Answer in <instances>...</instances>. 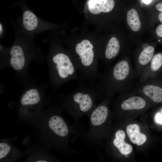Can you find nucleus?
<instances>
[{
    "label": "nucleus",
    "instance_id": "1",
    "mask_svg": "<svg viewBox=\"0 0 162 162\" xmlns=\"http://www.w3.org/2000/svg\"><path fill=\"white\" fill-rule=\"evenodd\" d=\"M14 27L16 34L13 44L8 47L0 45V69L10 67L24 83L30 80L28 68L31 61L42 63L45 57L33 40L26 38L16 27Z\"/></svg>",
    "mask_w": 162,
    "mask_h": 162
},
{
    "label": "nucleus",
    "instance_id": "2",
    "mask_svg": "<svg viewBox=\"0 0 162 162\" xmlns=\"http://www.w3.org/2000/svg\"><path fill=\"white\" fill-rule=\"evenodd\" d=\"M60 105H53L44 112L35 124L41 142L46 148L70 152L68 146L72 134H77L75 125L68 123L62 115Z\"/></svg>",
    "mask_w": 162,
    "mask_h": 162
},
{
    "label": "nucleus",
    "instance_id": "3",
    "mask_svg": "<svg viewBox=\"0 0 162 162\" xmlns=\"http://www.w3.org/2000/svg\"><path fill=\"white\" fill-rule=\"evenodd\" d=\"M135 79L132 64L128 59L122 58L100 74L96 87L102 96L104 94L108 98L116 93H123L131 89Z\"/></svg>",
    "mask_w": 162,
    "mask_h": 162
},
{
    "label": "nucleus",
    "instance_id": "4",
    "mask_svg": "<svg viewBox=\"0 0 162 162\" xmlns=\"http://www.w3.org/2000/svg\"><path fill=\"white\" fill-rule=\"evenodd\" d=\"M61 47L51 44L46 56L50 80L55 90L69 81L80 79L73 58Z\"/></svg>",
    "mask_w": 162,
    "mask_h": 162
},
{
    "label": "nucleus",
    "instance_id": "5",
    "mask_svg": "<svg viewBox=\"0 0 162 162\" xmlns=\"http://www.w3.org/2000/svg\"><path fill=\"white\" fill-rule=\"evenodd\" d=\"M18 104V113L21 120L35 124L44 112L47 100L45 91L47 86L30 79L23 83Z\"/></svg>",
    "mask_w": 162,
    "mask_h": 162
},
{
    "label": "nucleus",
    "instance_id": "6",
    "mask_svg": "<svg viewBox=\"0 0 162 162\" xmlns=\"http://www.w3.org/2000/svg\"><path fill=\"white\" fill-rule=\"evenodd\" d=\"M101 96L96 87L80 84L74 92L61 97L60 105L77 122L84 116L88 115L97 105L96 100Z\"/></svg>",
    "mask_w": 162,
    "mask_h": 162
},
{
    "label": "nucleus",
    "instance_id": "7",
    "mask_svg": "<svg viewBox=\"0 0 162 162\" xmlns=\"http://www.w3.org/2000/svg\"><path fill=\"white\" fill-rule=\"evenodd\" d=\"M108 100L106 99L97 105L89 113V128L83 134L87 143L98 146L103 137L104 126L109 113Z\"/></svg>",
    "mask_w": 162,
    "mask_h": 162
},
{
    "label": "nucleus",
    "instance_id": "8",
    "mask_svg": "<svg viewBox=\"0 0 162 162\" xmlns=\"http://www.w3.org/2000/svg\"><path fill=\"white\" fill-rule=\"evenodd\" d=\"M22 15L18 18V26L14 24L28 39L33 40L35 35L47 31L51 25L40 18L27 7L22 6Z\"/></svg>",
    "mask_w": 162,
    "mask_h": 162
},
{
    "label": "nucleus",
    "instance_id": "9",
    "mask_svg": "<svg viewBox=\"0 0 162 162\" xmlns=\"http://www.w3.org/2000/svg\"><path fill=\"white\" fill-rule=\"evenodd\" d=\"M27 153V151H22L17 148L10 139H1L0 162L16 161Z\"/></svg>",
    "mask_w": 162,
    "mask_h": 162
},
{
    "label": "nucleus",
    "instance_id": "10",
    "mask_svg": "<svg viewBox=\"0 0 162 162\" xmlns=\"http://www.w3.org/2000/svg\"><path fill=\"white\" fill-rule=\"evenodd\" d=\"M136 91L150 99L153 102H162V87L154 83L151 79L138 85Z\"/></svg>",
    "mask_w": 162,
    "mask_h": 162
},
{
    "label": "nucleus",
    "instance_id": "11",
    "mask_svg": "<svg viewBox=\"0 0 162 162\" xmlns=\"http://www.w3.org/2000/svg\"><path fill=\"white\" fill-rule=\"evenodd\" d=\"M142 50L134 61V68L136 79L138 80L143 71L149 64L154 56L155 49L153 46L147 47L142 46Z\"/></svg>",
    "mask_w": 162,
    "mask_h": 162
},
{
    "label": "nucleus",
    "instance_id": "12",
    "mask_svg": "<svg viewBox=\"0 0 162 162\" xmlns=\"http://www.w3.org/2000/svg\"><path fill=\"white\" fill-rule=\"evenodd\" d=\"M162 67V53L154 55L151 61L143 71L138 80V85L153 78L154 75Z\"/></svg>",
    "mask_w": 162,
    "mask_h": 162
},
{
    "label": "nucleus",
    "instance_id": "13",
    "mask_svg": "<svg viewBox=\"0 0 162 162\" xmlns=\"http://www.w3.org/2000/svg\"><path fill=\"white\" fill-rule=\"evenodd\" d=\"M146 105V101L144 98L139 96L132 95L122 100L118 106L123 110L129 111L142 110Z\"/></svg>",
    "mask_w": 162,
    "mask_h": 162
},
{
    "label": "nucleus",
    "instance_id": "14",
    "mask_svg": "<svg viewBox=\"0 0 162 162\" xmlns=\"http://www.w3.org/2000/svg\"><path fill=\"white\" fill-rule=\"evenodd\" d=\"M120 49V44L118 39L115 37L111 38L106 46L102 58L105 65L110 64L112 60L118 55Z\"/></svg>",
    "mask_w": 162,
    "mask_h": 162
},
{
    "label": "nucleus",
    "instance_id": "15",
    "mask_svg": "<svg viewBox=\"0 0 162 162\" xmlns=\"http://www.w3.org/2000/svg\"><path fill=\"white\" fill-rule=\"evenodd\" d=\"M114 4L113 0H90L88 8L91 13L97 14L101 12H110L113 9Z\"/></svg>",
    "mask_w": 162,
    "mask_h": 162
},
{
    "label": "nucleus",
    "instance_id": "16",
    "mask_svg": "<svg viewBox=\"0 0 162 162\" xmlns=\"http://www.w3.org/2000/svg\"><path fill=\"white\" fill-rule=\"evenodd\" d=\"M114 137L112 139V144L122 154L127 155L132 152L133 148L131 145L124 141L125 137L124 132L118 130L114 134Z\"/></svg>",
    "mask_w": 162,
    "mask_h": 162
},
{
    "label": "nucleus",
    "instance_id": "17",
    "mask_svg": "<svg viewBox=\"0 0 162 162\" xmlns=\"http://www.w3.org/2000/svg\"><path fill=\"white\" fill-rule=\"evenodd\" d=\"M140 127L136 124H130L126 128L127 134L132 142L138 146L144 144L147 140L146 135L140 132Z\"/></svg>",
    "mask_w": 162,
    "mask_h": 162
},
{
    "label": "nucleus",
    "instance_id": "18",
    "mask_svg": "<svg viewBox=\"0 0 162 162\" xmlns=\"http://www.w3.org/2000/svg\"><path fill=\"white\" fill-rule=\"evenodd\" d=\"M27 153L29 156L26 161L35 162H47L54 161L56 160L47 152L40 150H32L28 149Z\"/></svg>",
    "mask_w": 162,
    "mask_h": 162
},
{
    "label": "nucleus",
    "instance_id": "19",
    "mask_svg": "<svg viewBox=\"0 0 162 162\" xmlns=\"http://www.w3.org/2000/svg\"><path fill=\"white\" fill-rule=\"evenodd\" d=\"M127 21L131 29L135 32H137L140 29L141 23L136 10L132 8L127 12Z\"/></svg>",
    "mask_w": 162,
    "mask_h": 162
},
{
    "label": "nucleus",
    "instance_id": "20",
    "mask_svg": "<svg viewBox=\"0 0 162 162\" xmlns=\"http://www.w3.org/2000/svg\"><path fill=\"white\" fill-rule=\"evenodd\" d=\"M154 120L157 124L162 125V108L155 113L154 117Z\"/></svg>",
    "mask_w": 162,
    "mask_h": 162
},
{
    "label": "nucleus",
    "instance_id": "21",
    "mask_svg": "<svg viewBox=\"0 0 162 162\" xmlns=\"http://www.w3.org/2000/svg\"><path fill=\"white\" fill-rule=\"evenodd\" d=\"M156 32L157 35L158 36L162 37V24L158 26L156 29Z\"/></svg>",
    "mask_w": 162,
    "mask_h": 162
},
{
    "label": "nucleus",
    "instance_id": "22",
    "mask_svg": "<svg viewBox=\"0 0 162 162\" xmlns=\"http://www.w3.org/2000/svg\"><path fill=\"white\" fill-rule=\"evenodd\" d=\"M4 27L3 25L1 23L0 24V39L2 38L4 35Z\"/></svg>",
    "mask_w": 162,
    "mask_h": 162
},
{
    "label": "nucleus",
    "instance_id": "23",
    "mask_svg": "<svg viewBox=\"0 0 162 162\" xmlns=\"http://www.w3.org/2000/svg\"><path fill=\"white\" fill-rule=\"evenodd\" d=\"M156 8L158 10L162 12V2L158 4L156 6Z\"/></svg>",
    "mask_w": 162,
    "mask_h": 162
},
{
    "label": "nucleus",
    "instance_id": "24",
    "mask_svg": "<svg viewBox=\"0 0 162 162\" xmlns=\"http://www.w3.org/2000/svg\"><path fill=\"white\" fill-rule=\"evenodd\" d=\"M158 18L160 22H162V12H161L159 14L158 16Z\"/></svg>",
    "mask_w": 162,
    "mask_h": 162
},
{
    "label": "nucleus",
    "instance_id": "25",
    "mask_svg": "<svg viewBox=\"0 0 162 162\" xmlns=\"http://www.w3.org/2000/svg\"><path fill=\"white\" fill-rule=\"evenodd\" d=\"M143 2L145 4H149L151 3L152 0H142Z\"/></svg>",
    "mask_w": 162,
    "mask_h": 162
}]
</instances>
